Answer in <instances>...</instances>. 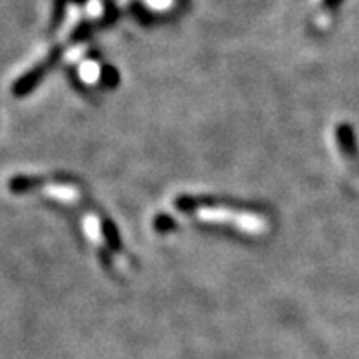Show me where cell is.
<instances>
[{"mask_svg": "<svg viewBox=\"0 0 359 359\" xmlns=\"http://www.w3.org/2000/svg\"><path fill=\"white\" fill-rule=\"evenodd\" d=\"M41 183L39 178H30V176H17L10 180V191L13 193H26V191H32L33 187H37Z\"/></svg>", "mask_w": 359, "mask_h": 359, "instance_id": "obj_1", "label": "cell"}]
</instances>
